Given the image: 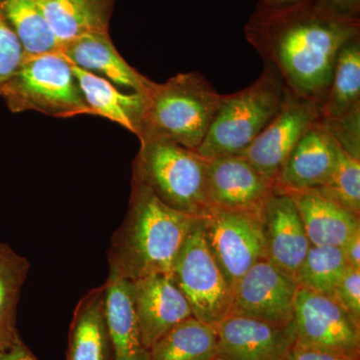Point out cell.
<instances>
[{"label": "cell", "instance_id": "36", "mask_svg": "<svg viewBox=\"0 0 360 360\" xmlns=\"http://www.w3.org/2000/svg\"><path fill=\"white\" fill-rule=\"evenodd\" d=\"M208 360H226L224 359V357L220 356V355H217V356L212 357V359H208Z\"/></svg>", "mask_w": 360, "mask_h": 360}, {"label": "cell", "instance_id": "26", "mask_svg": "<svg viewBox=\"0 0 360 360\" xmlns=\"http://www.w3.org/2000/svg\"><path fill=\"white\" fill-rule=\"evenodd\" d=\"M30 269L27 258L0 243V354L20 340L16 328L18 307Z\"/></svg>", "mask_w": 360, "mask_h": 360}, {"label": "cell", "instance_id": "1", "mask_svg": "<svg viewBox=\"0 0 360 360\" xmlns=\"http://www.w3.org/2000/svg\"><path fill=\"white\" fill-rule=\"evenodd\" d=\"M245 34L288 92L321 110L338 52L360 35V16L338 13L324 0L281 7L257 4Z\"/></svg>", "mask_w": 360, "mask_h": 360}, {"label": "cell", "instance_id": "15", "mask_svg": "<svg viewBox=\"0 0 360 360\" xmlns=\"http://www.w3.org/2000/svg\"><path fill=\"white\" fill-rule=\"evenodd\" d=\"M262 222L267 259L296 279L311 245L290 193L274 189L262 210Z\"/></svg>", "mask_w": 360, "mask_h": 360}, {"label": "cell", "instance_id": "24", "mask_svg": "<svg viewBox=\"0 0 360 360\" xmlns=\"http://www.w3.org/2000/svg\"><path fill=\"white\" fill-rule=\"evenodd\" d=\"M0 15L15 33L25 56L60 52L63 44L45 18L39 0H0Z\"/></svg>", "mask_w": 360, "mask_h": 360}, {"label": "cell", "instance_id": "4", "mask_svg": "<svg viewBox=\"0 0 360 360\" xmlns=\"http://www.w3.org/2000/svg\"><path fill=\"white\" fill-rule=\"evenodd\" d=\"M207 160L194 149L170 141L141 144L132 179L177 212L200 219L210 210L207 198Z\"/></svg>", "mask_w": 360, "mask_h": 360}, {"label": "cell", "instance_id": "7", "mask_svg": "<svg viewBox=\"0 0 360 360\" xmlns=\"http://www.w3.org/2000/svg\"><path fill=\"white\" fill-rule=\"evenodd\" d=\"M172 272L193 317L217 326L231 314L233 290L207 245L200 219L187 236Z\"/></svg>", "mask_w": 360, "mask_h": 360}, {"label": "cell", "instance_id": "2", "mask_svg": "<svg viewBox=\"0 0 360 360\" xmlns=\"http://www.w3.org/2000/svg\"><path fill=\"white\" fill-rule=\"evenodd\" d=\"M198 219L172 210L132 179L127 217L113 234L108 252L110 274L135 281L172 272Z\"/></svg>", "mask_w": 360, "mask_h": 360}, {"label": "cell", "instance_id": "27", "mask_svg": "<svg viewBox=\"0 0 360 360\" xmlns=\"http://www.w3.org/2000/svg\"><path fill=\"white\" fill-rule=\"evenodd\" d=\"M348 266L340 246H310L296 281L300 288L330 297Z\"/></svg>", "mask_w": 360, "mask_h": 360}, {"label": "cell", "instance_id": "30", "mask_svg": "<svg viewBox=\"0 0 360 360\" xmlns=\"http://www.w3.org/2000/svg\"><path fill=\"white\" fill-rule=\"evenodd\" d=\"M330 298L360 324V269L348 265Z\"/></svg>", "mask_w": 360, "mask_h": 360}, {"label": "cell", "instance_id": "17", "mask_svg": "<svg viewBox=\"0 0 360 360\" xmlns=\"http://www.w3.org/2000/svg\"><path fill=\"white\" fill-rule=\"evenodd\" d=\"M59 53L71 65L105 78L124 91L143 94L151 82L120 56L110 33L82 35L61 45Z\"/></svg>", "mask_w": 360, "mask_h": 360}, {"label": "cell", "instance_id": "20", "mask_svg": "<svg viewBox=\"0 0 360 360\" xmlns=\"http://www.w3.org/2000/svg\"><path fill=\"white\" fill-rule=\"evenodd\" d=\"M288 193L297 206L310 245L340 248L360 229L359 215L321 193L312 191Z\"/></svg>", "mask_w": 360, "mask_h": 360}, {"label": "cell", "instance_id": "8", "mask_svg": "<svg viewBox=\"0 0 360 360\" xmlns=\"http://www.w3.org/2000/svg\"><path fill=\"white\" fill-rule=\"evenodd\" d=\"M293 324L295 347L360 360V324L333 298L298 288Z\"/></svg>", "mask_w": 360, "mask_h": 360}, {"label": "cell", "instance_id": "12", "mask_svg": "<svg viewBox=\"0 0 360 360\" xmlns=\"http://www.w3.org/2000/svg\"><path fill=\"white\" fill-rule=\"evenodd\" d=\"M207 198L210 208L262 217L276 186L241 155L207 160Z\"/></svg>", "mask_w": 360, "mask_h": 360}, {"label": "cell", "instance_id": "19", "mask_svg": "<svg viewBox=\"0 0 360 360\" xmlns=\"http://www.w3.org/2000/svg\"><path fill=\"white\" fill-rule=\"evenodd\" d=\"M66 360H113L104 284L78 302L71 321Z\"/></svg>", "mask_w": 360, "mask_h": 360}, {"label": "cell", "instance_id": "18", "mask_svg": "<svg viewBox=\"0 0 360 360\" xmlns=\"http://www.w3.org/2000/svg\"><path fill=\"white\" fill-rule=\"evenodd\" d=\"M104 286L113 360H150L135 311L134 281L110 274Z\"/></svg>", "mask_w": 360, "mask_h": 360}, {"label": "cell", "instance_id": "31", "mask_svg": "<svg viewBox=\"0 0 360 360\" xmlns=\"http://www.w3.org/2000/svg\"><path fill=\"white\" fill-rule=\"evenodd\" d=\"M345 260L349 266L360 269V229L354 232L349 238L340 246Z\"/></svg>", "mask_w": 360, "mask_h": 360}, {"label": "cell", "instance_id": "5", "mask_svg": "<svg viewBox=\"0 0 360 360\" xmlns=\"http://www.w3.org/2000/svg\"><path fill=\"white\" fill-rule=\"evenodd\" d=\"M286 89L276 70L264 65L253 84L221 101L198 153L206 160L240 155L276 115Z\"/></svg>", "mask_w": 360, "mask_h": 360}, {"label": "cell", "instance_id": "11", "mask_svg": "<svg viewBox=\"0 0 360 360\" xmlns=\"http://www.w3.org/2000/svg\"><path fill=\"white\" fill-rule=\"evenodd\" d=\"M297 281L269 259L257 262L233 290L231 314L285 326L293 321Z\"/></svg>", "mask_w": 360, "mask_h": 360}, {"label": "cell", "instance_id": "34", "mask_svg": "<svg viewBox=\"0 0 360 360\" xmlns=\"http://www.w3.org/2000/svg\"><path fill=\"white\" fill-rule=\"evenodd\" d=\"M328 6L345 15L360 16V0H324Z\"/></svg>", "mask_w": 360, "mask_h": 360}, {"label": "cell", "instance_id": "29", "mask_svg": "<svg viewBox=\"0 0 360 360\" xmlns=\"http://www.w3.org/2000/svg\"><path fill=\"white\" fill-rule=\"evenodd\" d=\"M25 58V51L20 40L0 15V87L13 77Z\"/></svg>", "mask_w": 360, "mask_h": 360}, {"label": "cell", "instance_id": "10", "mask_svg": "<svg viewBox=\"0 0 360 360\" xmlns=\"http://www.w3.org/2000/svg\"><path fill=\"white\" fill-rule=\"evenodd\" d=\"M321 118V108L317 104L286 90L281 110L240 155L276 186L296 143Z\"/></svg>", "mask_w": 360, "mask_h": 360}, {"label": "cell", "instance_id": "25", "mask_svg": "<svg viewBox=\"0 0 360 360\" xmlns=\"http://www.w3.org/2000/svg\"><path fill=\"white\" fill-rule=\"evenodd\" d=\"M219 355L217 326L191 316L150 348V360H208Z\"/></svg>", "mask_w": 360, "mask_h": 360}, {"label": "cell", "instance_id": "33", "mask_svg": "<svg viewBox=\"0 0 360 360\" xmlns=\"http://www.w3.org/2000/svg\"><path fill=\"white\" fill-rule=\"evenodd\" d=\"M0 360H39L20 340L15 345L0 354Z\"/></svg>", "mask_w": 360, "mask_h": 360}, {"label": "cell", "instance_id": "32", "mask_svg": "<svg viewBox=\"0 0 360 360\" xmlns=\"http://www.w3.org/2000/svg\"><path fill=\"white\" fill-rule=\"evenodd\" d=\"M284 360H349L338 355L319 352V350L307 349V348L293 347L290 354Z\"/></svg>", "mask_w": 360, "mask_h": 360}, {"label": "cell", "instance_id": "16", "mask_svg": "<svg viewBox=\"0 0 360 360\" xmlns=\"http://www.w3.org/2000/svg\"><path fill=\"white\" fill-rule=\"evenodd\" d=\"M338 144L321 124L310 127L292 149L276 182L288 193L316 191L324 186L338 160Z\"/></svg>", "mask_w": 360, "mask_h": 360}, {"label": "cell", "instance_id": "3", "mask_svg": "<svg viewBox=\"0 0 360 360\" xmlns=\"http://www.w3.org/2000/svg\"><path fill=\"white\" fill-rule=\"evenodd\" d=\"M135 135L141 143L170 141L198 150L205 139L221 94L198 71L179 73L163 84L151 80Z\"/></svg>", "mask_w": 360, "mask_h": 360}, {"label": "cell", "instance_id": "13", "mask_svg": "<svg viewBox=\"0 0 360 360\" xmlns=\"http://www.w3.org/2000/svg\"><path fill=\"white\" fill-rule=\"evenodd\" d=\"M217 329L219 354L226 360H284L295 345L293 321L279 326L229 314Z\"/></svg>", "mask_w": 360, "mask_h": 360}, {"label": "cell", "instance_id": "6", "mask_svg": "<svg viewBox=\"0 0 360 360\" xmlns=\"http://www.w3.org/2000/svg\"><path fill=\"white\" fill-rule=\"evenodd\" d=\"M0 97L14 113L32 110L58 118L89 115L70 63L60 53L25 56L0 87Z\"/></svg>", "mask_w": 360, "mask_h": 360}, {"label": "cell", "instance_id": "23", "mask_svg": "<svg viewBox=\"0 0 360 360\" xmlns=\"http://www.w3.org/2000/svg\"><path fill=\"white\" fill-rule=\"evenodd\" d=\"M321 122H335L360 112V35L341 47L336 56Z\"/></svg>", "mask_w": 360, "mask_h": 360}, {"label": "cell", "instance_id": "14", "mask_svg": "<svg viewBox=\"0 0 360 360\" xmlns=\"http://www.w3.org/2000/svg\"><path fill=\"white\" fill-rule=\"evenodd\" d=\"M134 285L137 321L149 350L174 326L193 316L172 272L142 277Z\"/></svg>", "mask_w": 360, "mask_h": 360}, {"label": "cell", "instance_id": "9", "mask_svg": "<svg viewBox=\"0 0 360 360\" xmlns=\"http://www.w3.org/2000/svg\"><path fill=\"white\" fill-rule=\"evenodd\" d=\"M200 221L207 245L232 290L250 267L267 259L262 217L210 208Z\"/></svg>", "mask_w": 360, "mask_h": 360}, {"label": "cell", "instance_id": "21", "mask_svg": "<svg viewBox=\"0 0 360 360\" xmlns=\"http://www.w3.org/2000/svg\"><path fill=\"white\" fill-rule=\"evenodd\" d=\"M115 0H39L61 44L92 33H108Z\"/></svg>", "mask_w": 360, "mask_h": 360}, {"label": "cell", "instance_id": "22", "mask_svg": "<svg viewBox=\"0 0 360 360\" xmlns=\"http://www.w3.org/2000/svg\"><path fill=\"white\" fill-rule=\"evenodd\" d=\"M70 66L89 106V115L101 116L135 134L143 104L142 94L122 91L105 78L71 63Z\"/></svg>", "mask_w": 360, "mask_h": 360}, {"label": "cell", "instance_id": "28", "mask_svg": "<svg viewBox=\"0 0 360 360\" xmlns=\"http://www.w3.org/2000/svg\"><path fill=\"white\" fill-rule=\"evenodd\" d=\"M316 193L360 217V160L338 146V160L328 181Z\"/></svg>", "mask_w": 360, "mask_h": 360}, {"label": "cell", "instance_id": "35", "mask_svg": "<svg viewBox=\"0 0 360 360\" xmlns=\"http://www.w3.org/2000/svg\"><path fill=\"white\" fill-rule=\"evenodd\" d=\"M300 0H259L258 4L265 7H281L291 6Z\"/></svg>", "mask_w": 360, "mask_h": 360}]
</instances>
